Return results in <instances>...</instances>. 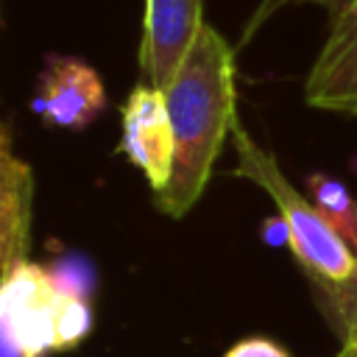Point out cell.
Masks as SVG:
<instances>
[{"instance_id": "7a4b0ae2", "label": "cell", "mask_w": 357, "mask_h": 357, "mask_svg": "<svg viewBox=\"0 0 357 357\" xmlns=\"http://www.w3.org/2000/svg\"><path fill=\"white\" fill-rule=\"evenodd\" d=\"M231 142L237 151L234 176L248 178L268 192L287 229V245L296 262L304 268V273L329 296H337L357 284L354 245L324 218V212L310 198H304L290 184L276 156L245 131L240 117L231 126Z\"/></svg>"}, {"instance_id": "2e32d148", "label": "cell", "mask_w": 357, "mask_h": 357, "mask_svg": "<svg viewBox=\"0 0 357 357\" xmlns=\"http://www.w3.org/2000/svg\"><path fill=\"white\" fill-rule=\"evenodd\" d=\"M0 357H31V354H25V351L14 343V337L3 329V324H0Z\"/></svg>"}, {"instance_id": "7c38bea8", "label": "cell", "mask_w": 357, "mask_h": 357, "mask_svg": "<svg viewBox=\"0 0 357 357\" xmlns=\"http://www.w3.org/2000/svg\"><path fill=\"white\" fill-rule=\"evenodd\" d=\"M223 357H290V354H287V349H284L282 343H276L273 337L251 335V337H243V340L231 343Z\"/></svg>"}, {"instance_id": "4fadbf2b", "label": "cell", "mask_w": 357, "mask_h": 357, "mask_svg": "<svg viewBox=\"0 0 357 357\" xmlns=\"http://www.w3.org/2000/svg\"><path fill=\"white\" fill-rule=\"evenodd\" d=\"M346 301H340L343 312V346L335 357H357V290L343 293Z\"/></svg>"}, {"instance_id": "ba28073f", "label": "cell", "mask_w": 357, "mask_h": 357, "mask_svg": "<svg viewBox=\"0 0 357 357\" xmlns=\"http://www.w3.org/2000/svg\"><path fill=\"white\" fill-rule=\"evenodd\" d=\"M304 100L315 109L357 114V36L335 56L312 64L304 84Z\"/></svg>"}, {"instance_id": "52a82bcc", "label": "cell", "mask_w": 357, "mask_h": 357, "mask_svg": "<svg viewBox=\"0 0 357 357\" xmlns=\"http://www.w3.org/2000/svg\"><path fill=\"white\" fill-rule=\"evenodd\" d=\"M33 209V173L11 148V134L0 120V271L28 257Z\"/></svg>"}, {"instance_id": "5b68a950", "label": "cell", "mask_w": 357, "mask_h": 357, "mask_svg": "<svg viewBox=\"0 0 357 357\" xmlns=\"http://www.w3.org/2000/svg\"><path fill=\"white\" fill-rule=\"evenodd\" d=\"M204 25V0H145L139 70L151 86L167 89Z\"/></svg>"}, {"instance_id": "9c48e42d", "label": "cell", "mask_w": 357, "mask_h": 357, "mask_svg": "<svg viewBox=\"0 0 357 357\" xmlns=\"http://www.w3.org/2000/svg\"><path fill=\"white\" fill-rule=\"evenodd\" d=\"M310 187H312V204L351 243V237L357 231V201L351 198L346 184L332 176H312Z\"/></svg>"}, {"instance_id": "9a60e30c", "label": "cell", "mask_w": 357, "mask_h": 357, "mask_svg": "<svg viewBox=\"0 0 357 357\" xmlns=\"http://www.w3.org/2000/svg\"><path fill=\"white\" fill-rule=\"evenodd\" d=\"M290 3H310V6H321L326 14H329V25L335 20H340L357 0H290Z\"/></svg>"}, {"instance_id": "ac0fdd59", "label": "cell", "mask_w": 357, "mask_h": 357, "mask_svg": "<svg viewBox=\"0 0 357 357\" xmlns=\"http://www.w3.org/2000/svg\"><path fill=\"white\" fill-rule=\"evenodd\" d=\"M0 31H3V0H0Z\"/></svg>"}, {"instance_id": "e0dca14e", "label": "cell", "mask_w": 357, "mask_h": 357, "mask_svg": "<svg viewBox=\"0 0 357 357\" xmlns=\"http://www.w3.org/2000/svg\"><path fill=\"white\" fill-rule=\"evenodd\" d=\"M351 245H354V254H357V231H354V237H351Z\"/></svg>"}, {"instance_id": "277c9868", "label": "cell", "mask_w": 357, "mask_h": 357, "mask_svg": "<svg viewBox=\"0 0 357 357\" xmlns=\"http://www.w3.org/2000/svg\"><path fill=\"white\" fill-rule=\"evenodd\" d=\"M106 109V89L92 64L75 56L45 59L33 92V112L56 128L84 131Z\"/></svg>"}, {"instance_id": "30bf717a", "label": "cell", "mask_w": 357, "mask_h": 357, "mask_svg": "<svg viewBox=\"0 0 357 357\" xmlns=\"http://www.w3.org/2000/svg\"><path fill=\"white\" fill-rule=\"evenodd\" d=\"M61 290V304L56 315V351H73L78 349L89 332H92V307L84 293Z\"/></svg>"}, {"instance_id": "5bb4252c", "label": "cell", "mask_w": 357, "mask_h": 357, "mask_svg": "<svg viewBox=\"0 0 357 357\" xmlns=\"http://www.w3.org/2000/svg\"><path fill=\"white\" fill-rule=\"evenodd\" d=\"M284 6H290V0H259L257 3V8L251 11V17L245 20V25H243V33H240V45H248L257 33H259V28L276 14V11H282Z\"/></svg>"}, {"instance_id": "8992f818", "label": "cell", "mask_w": 357, "mask_h": 357, "mask_svg": "<svg viewBox=\"0 0 357 357\" xmlns=\"http://www.w3.org/2000/svg\"><path fill=\"white\" fill-rule=\"evenodd\" d=\"M123 137H120V151L128 156L131 165H137L151 190H162L170 178L173 170V126L167 114V100L165 92L139 84L128 92L123 103Z\"/></svg>"}, {"instance_id": "8fae6325", "label": "cell", "mask_w": 357, "mask_h": 357, "mask_svg": "<svg viewBox=\"0 0 357 357\" xmlns=\"http://www.w3.org/2000/svg\"><path fill=\"white\" fill-rule=\"evenodd\" d=\"M357 36V3L340 17V20H335L332 25H329V31H326V39H324V45H321V50H318V59L315 61H324V59H329V56H335L343 45H349L351 39Z\"/></svg>"}, {"instance_id": "3957f363", "label": "cell", "mask_w": 357, "mask_h": 357, "mask_svg": "<svg viewBox=\"0 0 357 357\" xmlns=\"http://www.w3.org/2000/svg\"><path fill=\"white\" fill-rule=\"evenodd\" d=\"M59 304L61 290L47 268L22 259L0 271V324L25 354L56 351Z\"/></svg>"}, {"instance_id": "6da1fadb", "label": "cell", "mask_w": 357, "mask_h": 357, "mask_svg": "<svg viewBox=\"0 0 357 357\" xmlns=\"http://www.w3.org/2000/svg\"><path fill=\"white\" fill-rule=\"evenodd\" d=\"M173 126V170L153 204L167 218H184L204 195L226 137L237 120L234 47L226 36L204 25L187 59L165 89Z\"/></svg>"}]
</instances>
